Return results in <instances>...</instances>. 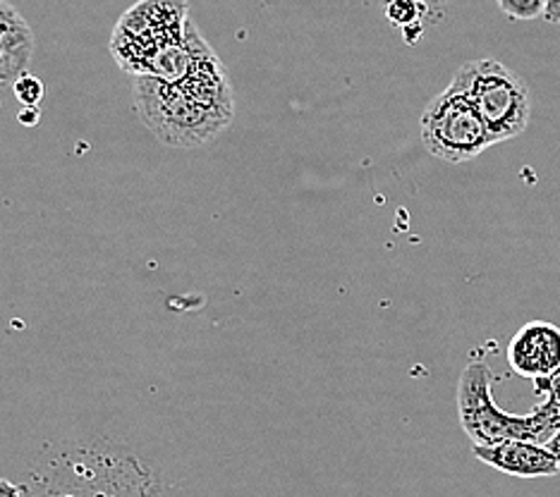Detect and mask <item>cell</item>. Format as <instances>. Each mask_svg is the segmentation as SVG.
<instances>
[{
    "instance_id": "1",
    "label": "cell",
    "mask_w": 560,
    "mask_h": 497,
    "mask_svg": "<svg viewBox=\"0 0 560 497\" xmlns=\"http://www.w3.org/2000/svg\"><path fill=\"white\" fill-rule=\"evenodd\" d=\"M493 374L489 364L472 362L457 382V416L472 445H495L503 440H525L549 445L560 430V374L537 380L544 402L529 414H508L493 400Z\"/></svg>"
},
{
    "instance_id": "2",
    "label": "cell",
    "mask_w": 560,
    "mask_h": 497,
    "mask_svg": "<svg viewBox=\"0 0 560 497\" xmlns=\"http://www.w3.org/2000/svg\"><path fill=\"white\" fill-rule=\"evenodd\" d=\"M132 104L147 130L173 149H201L231 127L219 115L201 108L180 84L156 76H132Z\"/></svg>"
},
{
    "instance_id": "3",
    "label": "cell",
    "mask_w": 560,
    "mask_h": 497,
    "mask_svg": "<svg viewBox=\"0 0 560 497\" xmlns=\"http://www.w3.org/2000/svg\"><path fill=\"white\" fill-rule=\"evenodd\" d=\"M455 88L472 100L495 142H508L527 130L532 94L522 76L493 58H479L455 72Z\"/></svg>"
},
{
    "instance_id": "4",
    "label": "cell",
    "mask_w": 560,
    "mask_h": 497,
    "mask_svg": "<svg viewBox=\"0 0 560 497\" xmlns=\"http://www.w3.org/2000/svg\"><path fill=\"white\" fill-rule=\"evenodd\" d=\"M187 22V0H139L113 32L110 54L125 72L142 76L151 60L183 42Z\"/></svg>"
},
{
    "instance_id": "5",
    "label": "cell",
    "mask_w": 560,
    "mask_h": 497,
    "mask_svg": "<svg viewBox=\"0 0 560 497\" xmlns=\"http://www.w3.org/2000/svg\"><path fill=\"white\" fill-rule=\"evenodd\" d=\"M422 142L434 158L445 163H465L499 144L460 88L453 84L434 96L422 115Z\"/></svg>"
},
{
    "instance_id": "6",
    "label": "cell",
    "mask_w": 560,
    "mask_h": 497,
    "mask_svg": "<svg viewBox=\"0 0 560 497\" xmlns=\"http://www.w3.org/2000/svg\"><path fill=\"white\" fill-rule=\"evenodd\" d=\"M508 364L522 378L546 380L560 374V328L549 321L522 326L508 342Z\"/></svg>"
},
{
    "instance_id": "7",
    "label": "cell",
    "mask_w": 560,
    "mask_h": 497,
    "mask_svg": "<svg viewBox=\"0 0 560 497\" xmlns=\"http://www.w3.org/2000/svg\"><path fill=\"white\" fill-rule=\"evenodd\" d=\"M472 452L487 466L515 478H551L560 474L558 459L546 445L503 440L495 445H472Z\"/></svg>"
},
{
    "instance_id": "8",
    "label": "cell",
    "mask_w": 560,
    "mask_h": 497,
    "mask_svg": "<svg viewBox=\"0 0 560 497\" xmlns=\"http://www.w3.org/2000/svg\"><path fill=\"white\" fill-rule=\"evenodd\" d=\"M34 54V32L18 8L0 0V86L15 84L27 72Z\"/></svg>"
},
{
    "instance_id": "9",
    "label": "cell",
    "mask_w": 560,
    "mask_h": 497,
    "mask_svg": "<svg viewBox=\"0 0 560 497\" xmlns=\"http://www.w3.org/2000/svg\"><path fill=\"white\" fill-rule=\"evenodd\" d=\"M427 0H388L386 3V17L393 27H415L422 24V17L427 15Z\"/></svg>"
},
{
    "instance_id": "10",
    "label": "cell",
    "mask_w": 560,
    "mask_h": 497,
    "mask_svg": "<svg viewBox=\"0 0 560 497\" xmlns=\"http://www.w3.org/2000/svg\"><path fill=\"white\" fill-rule=\"evenodd\" d=\"M511 20H537L544 17V0H495Z\"/></svg>"
},
{
    "instance_id": "11",
    "label": "cell",
    "mask_w": 560,
    "mask_h": 497,
    "mask_svg": "<svg viewBox=\"0 0 560 497\" xmlns=\"http://www.w3.org/2000/svg\"><path fill=\"white\" fill-rule=\"evenodd\" d=\"M12 92H15L22 106H39V100L44 98V82L39 76L24 72L20 80L12 84Z\"/></svg>"
},
{
    "instance_id": "12",
    "label": "cell",
    "mask_w": 560,
    "mask_h": 497,
    "mask_svg": "<svg viewBox=\"0 0 560 497\" xmlns=\"http://www.w3.org/2000/svg\"><path fill=\"white\" fill-rule=\"evenodd\" d=\"M18 122L24 127H34L42 122V110L39 106H22V110L18 113Z\"/></svg>"
},
{
    "instance_id": "13",
    "label": "cell",
    "mask_w": 560,
    "mask_h": 497,
    "mask_svg": "<svg viewBox=\"0 0 560 497\" xmlns=\"http://www.w3.org/2000/svg\"><path fill=\"white\" fill-rule=\"evenodd\" d=\"M544 20L549 24H560V0H544Z\"/></svg>"
},
{
    "instance_id": "14",
    "label": "cell",
    "mask_w": 560,
    "mask_h": 497,
    "mask_svg": "<svg viewBox=\"0 0 560 497\" xmlns=\"http://www.w3.org/2000/svg\"><path fill=\"white\" fill-rule=\"evenodd\" d=\"M20 495L22 490L15 486V483L0 478V497H20Z\"/></svg>"
},
{
    "instance_id": "15",
    "label": "cell",
    "mask_w": 560,
    "mask_h": 497,
    "mask_svg": "<svg viewBox=\"0 0 560 497\" xmlns=\"http://www.w3.org/2000/svg\"><path fill=\"white\" fill-rule=\"evenodd\" d=\"M402 34H405V42H407V44H417V38L422 36V24H415V27H407V29H402Z\"/></svg>"
},
{
    "instance_id": "16",
    "label": "cell",
    "mask_w": 560,
    "mask_h": 497,
    "mask_svg": "<svg viewBox=\"0 0 560 497\" xmlns=\"http://www.w3.org/2000/svg\"><path fill=\"white\" fill-rule=\"evenodd\" d=\"M546 450H549L558 459V464H560V430L556 433V438L549 445H546Z\"/></svg>"
}]
</instances>
